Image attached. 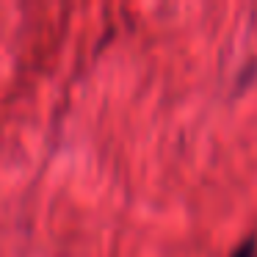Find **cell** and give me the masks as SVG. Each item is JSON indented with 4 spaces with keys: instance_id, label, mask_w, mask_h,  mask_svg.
<instances>
[{
    "instance_id": "cell-1",
    "label": "cell",
    "mask_w": 257,
    "mask_h": 257,
    "mask_svg": "<svg viewBox=\"0 0 257 257\" xmlns=\"http://www.w3.org/2000/svg\"><path fill=\"white\" fill-rule=\"evenodd\" d=\"M235 257H257V246L249 240V243H243L238 251H235Z\"/></svg>"
}]
</instances>
